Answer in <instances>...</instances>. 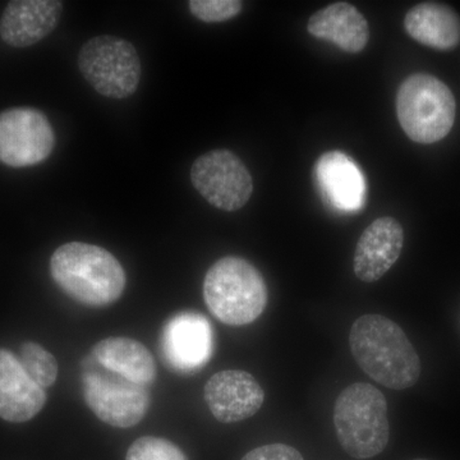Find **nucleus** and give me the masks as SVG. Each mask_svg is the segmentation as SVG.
I'll return each mask as SVG.
<instances>
[{"instance_id": "nucleus-1", "label": "nucleus", "mask_w": 460, "mask_h": 460, "mask_svg": "<svg viewBox=\"0 0 460 460\" xmlns=\"http://www.w3.org/2000/svg\"><path fill=\"white\" fill-rule=\"evenodd\" d=\"M349 347L357 365L380 385L404 390L419 381V354L404 330L383 314L357 319L350 329Z\"/></svg>"}, {"instance_id": "nucleus-2", "label": "nucleus", "mask_w": 460, "mask_h": 460, "mask_svg": "<svg viewBox=\"0 0 460 460\" xmlns=\"http://www.w3.org/2000/svg\"><path fill=\"white\" fill-rule=\"evenodd\" d=\"M50 274L69 298L91 308L115 304L127 281L122 263L113 253L84 242L58 247L50 259Z\"/></svg>"}, {"instance_id": "nucleus-3", "label": "nucleus", "mask_w": 460, "mask_h": 460, "mask_svg": "<svg viewBox=\"0 0 460 460\" xmlns=\"http://www.w3.org/2000/svg\"><path fill=\"white\" fill-rule=\"evenodd\" d=\"M204 299L220 323L250 325L268 305V286L252 263L242 257L226 256L206 272Z\"/></svg>"}, {"instance_id": "nucleus-4", "label": "nucleus", "mask_w": 460, "mask_h": 460, "mask_svg": "<svg viewBox=\"0 0 460 460\" xmlns=\"http://www.w3.org/2000/svg\"><path fill=\"white\" fill-rule=\"evenodd\" d=\"M334 426L339 443L350 456L374 458L389 443L385 396L367 383L345 387L335 402Z\"/></svg>"}, {"instance_id": "nucleus-5", "label": "nucleus", "mask_w": 460, "mask_h": 460, "mask_svg": "<svg viewBox=\"0 0 460 460\" xmlns=\"http://www.w3.org/2000/svg\"><path fill=\"white\" fill-rule=\"evenodd\" d=\"M456 99L449 87L435 75H411L396 95V114L402 131L411 141L434 144L452 131Z\"/></svg>"}, {"instance_id": "nucleus-6", "label": "nucleus", "mask_w": 460, "mask_h": 460, "mask_svg": "<svg viewBox=\"0 0 460 460\" xmlns=\"http://www.w3.org/2000/svg\"><path fill=\"white\" fill-rule=\"evenodd\" d=\"M78 68L104 98H131L140 86V56L131 42L118 36H95L84 42L78 54Z\"/></svg>"}, {"instance_id": "nucleus-7", "label": "nucleus", "mask_w": 460, "mask_h": 460, "mask_svg": "<svg viewBox=\"0 0 460 460\" xmlns=\"http://www.w3.org/2000/svg\"><path fill=\"white\" fill-rule=\"evenodd\" d=\"M83 393L91 411L102 422L117 429L137 425L150 407L146 386L108 371L91 356L84 359L83 366Z\"/></svg>"}, {"instance_id": "nucleus-8", "label": "nucleus", "mask_w": 460, "mask_h": 460, "mask_svg": "<svg viewBox=\"0 0 460 460\" xmlns=\"http://www.w3.org/2000/svg\"><path fill=\"white\" fill-rule=\"evenodd\" d=\"M193 187L214 208L237 211L250 201L253 180L244 163L226 148L208 151L190 168Z\"/></svg>"}, {"instance_id": "nucleus-9", "label": "nucleus", "mask_w": 460, "mask_h": 460, "mask_svg": "<svg viewBox=\"0 0 460 460\" xmlns=\"http://www.w3.org/2000/svg\"><path fill=\"white\" fill-rule=\"evenodd\" d=\"M56 146V133L38 109L13 108L0 113V163L27 168L45 162Z\"/></svg>"}, {"instance_id": "nucleus-10", "label": "nucleus", "mask_w": 460, "mask_h": 460, "mask_svg": "<svg viewBox=\"0 0 460 460\" xmlns=\"http://www.w3.org/2000/svg\"><path fill=\"white\" fill-rule=\"evenodd\" d=\"M160 352L166 367L192 374L204 367L214 353L210 321L196 311H183L166 321L160 335Z\"/></svg>"}, {"instance_id": "nucleus-11", "label": "nucleus", "mask_w": 460, "mask_h": 460, "mask_svg": "<svg viewBox=\"0 0 460 460\" xmlns=\"http://www.w3.org/2000/svg\"><path fill=\"white\" fill-rule=\"evenodd\" d=\"M204 398L215 419L222 423H235L251 419L261 410L265 392L248 372L226 370L208 378Z\"/></svg>"}, {"instance_id": "nucleus-12", "label": "nucleus", "mask_w": 460, "mask_h": 460, "mask_svg": "<svg viewBox=\"0 0 460 460\" xmlns=\"http://www.w3.org/2000/svg\"><path fill=\"white\" fill-rule=\"evenodd\" d=\"M62 13L58 0L9 2L0 20V38L9 47H32L57 29Z\"/></svg>"}, {"instance_id": "nucleus-13", "label": "nucleus", "mask_w": 460, "mask_h": 460, "mask_svg": "<svg viewBox=\"0 0 460 460\" xmlns=\"http://www.w3.org/2000/svg\"><path fill=\"white\" fill-rule=\"evenodd\" d=\"M404 232L394 217H380L362 233L354 252V274L365 283L380 280L401 256Z\"/></svg>"}, {"instance_id": "nucleus-14", "label": "nucleus", "mask_w": 460, "mask_h": 460, "mask_svg": "<svg viewBox=\"0 0 460 460\" xmlns=\"http://www.w3.org/2000/svg\"><path fill=\"white\" fill-rule=\"evenodd\" d=\"M45 402V390L33 383L18 357L0 348V419L27 422L40 413Z\"/></svg>"}, {"instance_id": "nucleus-15", "label": "nucleus", "mask_w": 460, "mask_h": 460, "mask_svg": "<svg viewBox=\"0 0 460 460\" xmlns=\"http://www.w3.org/2000/svg\"><path fill=\"white\" fill-rule=\"evenodd\" d=\"M317 184L323 198L339 211H357L365 205L367 186L359 166L341 151H329L316 163Z\"/></svg>"}, {"instance_id": "nucleus-16", "label": "nucleus", "mask_w": 460, "mask_h": 460, "mask_svg": "<svg viewBox=\"0 0 460 460\" xmlns=\"http://www.w3.org/2000/svg\"><path fill=\"white\" fill-rule=\"evenodd\" d=\"M307 30L314 38L332 42L347 53H359L370 40L367 20L358 9L345 2L320 9L308 21Z\"/></svg>"}, {"instance_id": "nucleus-17", "label": "nucleus", "mask_w": 460, "mask_h": 460, "mask_svg": "<svg viewBox=\"0 0 460 460\" xmlns=\"http://www.w3.org/2000/svg\"><path fill=\"white\" fill-rule=\"evenodd\" d=\"M90 356L108 371L138 385L147 387L155 381V359L150 350L135 339H104L93 347Z\"/></svg>"}, {"instance_id": "nucleus-18", "label": "nucleus", "mask_w": 460, "mask_h": 460, "mask_svg": "<svg viewBox=\"0 0 460 460\" xmlns=\"http://www.w3.org/2000/svg\"><path fill=\"white\" fill-rule=\"evenodd\" d=\"M404 27L411 39L434 49H454L460 42V18L440 3H420L411 8Z\"/></svg>"}, {"instance_id": "nucleus-19", "label": "nucleus", "mask_w": 460, "mask_h": 460, "mask_svg": "<svg viewBox=\"0 0 460 460\" xmlns=\"http://www.w3.org/2000/svg\"><path fill=\"white\" fill-rule=\"evenodd\" d=\"M18 361L22 365L23 370L42 389L54 385L57 381L58 362L56 357L48 352L40 344L27 341L20 348Z\"/></svg>"}, {"instance_id": "nucleus-20", "label": "nucleus", "mask_w": 460, "mask_h": 460, "mask_svg": "<svg viewBox=\"0 0 460 460\" xmlns=\"http://www.w3.org/2000/svg\"><path fill=\"white\" fill-rule=\"evenodd\" d=\"M126 460H189L177 445L166 438L144 436L129 447Z\"/></svg>"}, {"instance_id": "nucleus-21", "label": "nucleus", "mask_w": 460, "mask_h": 460, "mask_svg": "<svg viewBox=\"0 0 460 460\" xmlns=\"http://www.w3.org/2000/svg\"><path fill=\"white\" fill-rule=\"evenodd\" d=\"M193 17L206 23L226 22L241 13L243 3L239 0H190Z\"/></svg>"}, {"instance_id": "nucleus-22", "label": "nucleus", "mask_w": 460, "mask_h": 460, "mask_svg": "<svg viewBox=\"0 0 460 460\" xmlns=\"http://www.w3.org/2000/svg\"><path fill=\"white\" fill-rule=\"evenodd\" d=\"M241 460H305L295 447L286 444H270L251 450Z\"/></svg>"}, {"instance_id": "nucleus-23", "label": "nucleus", "mask_w": 460, "mask_h": 460, "mask_svg": "<svg viewBox=\"0 0 460 460\" xmlns=\"http://www.w3.org/2000/svg\"><path fill=\"white\" fill-rule=\"evenodd\" d=\"M419 460H422V459H419Z\"/></svg>"}]
</instances>
